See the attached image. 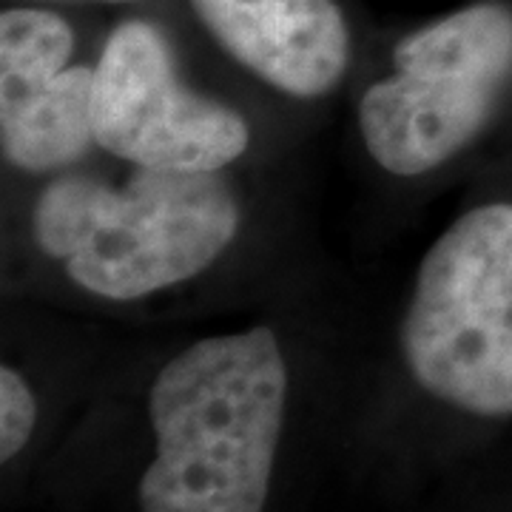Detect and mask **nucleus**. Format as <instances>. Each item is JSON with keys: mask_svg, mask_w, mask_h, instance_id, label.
I'll use <instances>...</instances> for the list:
<instances>
[{"mask_svg": "<svg viewBox=\"0 0 512 512\" xmlns=\"http://www.w3.org/2000/svg\"><path fill=\"white\" fill-rule=\"evenodd\" d=\"M288 404L276 333L254 325L174 353L148 390L154 458L140 512H262Z\"/></svg>", "mask_w": 512, "mask_h": 512, "instance_id": "nucleus-1", "label": "nucleus"}, {"mask_svg": "<svg viewBox=\"0 0 512 512\" xmlns=\"http://www.w3.org/2000/svg\"><path fill=\"white\" fill-rule=\"evenodd\" d=\"M239 228L242 205L220 174L134 165L123 180L63 171L32 208L37 251L106 302H137L197 279Z\"/></svg>", "mask_w": 512, "mask_h": 512, "instance_id": "nucleus-2", "label": "nucleus"}, {"mask_svg": "<svg viewBox=\"0 0 512 512\" xmlns=\"http://www.w3.org/2000/svg\"><path fill=\"white\" fill-rule=\"evenodd\" d=\"M399 345L433 399L481 419L512 416V202L464 211L427 248Z\"/></svg>", "mask_w": 512, "mask_h": 512, "instance_id": "nucleus-3", "label": "nucleus"}, {"mask_svg": "<svg viewBox=\"0 0 512 512\" xmlns=\"http://www.w3.org/2000/svg\"><path fill=\"white\" fill-rule=\"evenodd\" d=\"M512 83V9L481 0L430 20L393 49V72L359 97L370 160L393 177H421L493 120Z\"/></svg>", "mask_w": 512, "mask_h": 512, "instance_id": "nucleus-4", "label": "nucleus"}, {"mask_svg": "<svg viewBox=\"0 0 512 512\" xmlns=\"http://www.w3.org/2000/svg\"><path fill=\"white\" fill-rule=\"evenodd\" d=\"M97 148L134 168L220 174L245 157V117L185 83L157 23L126 18L94 63Z\"/></svg>", "mask_w": 512, "mask_h": 512, "instance_id": "nucleus-5", "label": "nucleus"}, {"mask_svg": "<svg viewBox=\"0 0 512 512\" xmlns=\"http://www.w3.org/2000/svg\"><path fill=\"white\" fill-rule=\"evenodd\" d=\"M202 29L256 80L296 100L339 89L350 26L336 0H188Z\"/></svg>", "mask_w": 512, "mask_h": 512, "instance_id": "nucleus-6", "label": "nucleus"}, {"mask_svg": "<svg viewBox=\"0 0 512 512\" xmlns=\"http://www.w3.org/2000/svg\"><path fill=\"white\" fill-rule=\"evenodd\" d=\"M94 146V66L0 83V151L15 171L63 174Z\"/></svg>", "mask_w": 512, "mask_h": 512, "instance_id": "nucleus-7", "label": "nucleus"}, {"mask_svg": "<svg viewBox=\"0 0 512 512\" xmlns=\"http://www.w3.org/2000/svg\"><path fill=\"white\" fill-rule=\"evenodd\" d=\"M72 23L46 3H15L0 12V83H20L72 66Z\"/></svg>", "mask_w": 512, "mask_h": 512, "instance_id": "nucleus-8", "label": "nucleus"}, {"mask_svg": "<svg viewBox=\"0 0 512 512\" xmlns=\"http://www.w3.org/2000/svg\"><path fill=\"white\" fill-rule=\"evenodd\" d=\"M37 424V399L18 367H0V461L9 464L29 444Z\"/></svg>", "mask_w": 512, "mask_h": 512, "instance_id": "nucleus-9", "label": "nucleus"}, {"mask_svg": "<svg viewBox=\"0 0 512 512\" xmlns=\"http://www.w3.org/2000/svg\"><path fill=\"white\" fill-rule=\"evenodd\" d=\"M18 3H46V6H57V3H97V6H126V3H143V0H18Z\"/></svg>", "mask_w": 512, "mask_h": 512, "instance_id": "nucleus-10", "label": "nucleus"}]
</instances>
